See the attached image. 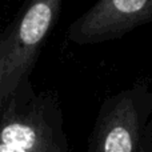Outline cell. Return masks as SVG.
Instances as JSON below:
<instances>
[{"mask_svg": "<svg viewBox=\"0 0 152 152\" xmlns=\"http://www.w3.org/2000/svg\"><path fill=\"white\" fill-rule=\"evenodd\" d=\"M0 152H72L63 110L50 91L23 77L5 97L0 115Z\"/></svg>", "mask_w": 152, "mask_h": 152, "instance_id": "cell-1", "label": "cell"}, {"mask_svg": "<svg viewBox=\"0 0 152 152\" xmlns=\"http://www.w3.org/2000/svg\"><path fill=\"white\" fill-rule=\"evenodd\" d=\"M152 118V91L137 83L102 103L88 137L87 152H152L147 127Z\"/></svg>", "mask_w": 152, "mask_h": 152, "instance_id": "cell-2", "label": "cell"}, {"mask_svg": "<svg viewBox=\"0 0 152 152\" xmlns=\"http://www.w3.org/2000/svg\"><path fill=\"white\" fill-rule=\"evenodd\" d=\"M64 0H26L15 19L5 27L8 50L1 80L7 97L19 81L31 76L42 48L61 12Z\"/></svg>", "mask_w": 152, "mask_h": 152, "instance_id": "cell-3", "label": "cell"}, {"mask_svg": "<svg viewBox=\"0 0 152 152\" xmlns=\"http://www.w3.org/2000/svg\"><path fill=\"white\" fill-rule=\"evenodd\" d=\"M152 21V0H97L68 27L67 39L77 45L126 36Z\"/></svg>", "mask_w": 152, "mask_h": 152, "instance_id": "cell-4", "label": "cell"}, {"mask_svg": "<svg viewBox=\"0 0 152 152\" xmlns=\"http://www.w3.org/2000/svg\"><path fill=\"white\" fill-rule=\"evenodd\" d=\"M8 34L5 27L0 29V115H1V110L4 105L5 97L1 94V80H3V71H4V63H5V56H7L8 50Z\"/></svg>", "mask_w": 152, "mask_h": 152, "instance_id": "cell-5", "label": "cell"}, {"mask_svg": "<svg viewBox=\"0 0 152 152\" xmlns=\"http://www.w3.org/2000/svg\"><path fill=\"white\" fill-rule=\"evenodd\" d=\"M147 134H148V136L152 139V118H151V120H150V123H148V127H147Z\"/></svg>", "mask_w": 152, "mask_h": 152, "instance_id": "cell-6", "label": "cell"}]
</instances>
